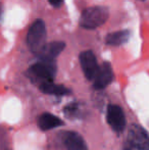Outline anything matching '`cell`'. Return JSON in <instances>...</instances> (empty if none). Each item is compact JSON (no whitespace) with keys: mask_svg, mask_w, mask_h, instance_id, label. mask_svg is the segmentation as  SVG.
Instances as JSON below:
<instances>
[{"mask_svg":"<svg viewBox=\"0 0 149 150\" xmlns=\"http://www.w3.org/2000/svg\"><path fill=\"white\" fill-rule=\"evenodd\" d=\"M108 9L104 6H93L83 11L80 25L85 29H95L102 26L108 18Z\"/></svg>","mask_w":149,"mask_h":150,"instance_id":"obj_1","label":"cell"},{"mask_svg":"<svg viewBox=\"0 0 149 150\" xmlns=\"http://www.w3.org/2000/svg\"><path fill=\"white\" fill-rule=\"evenodd\" d=\"M29 76L40 84L50 82L56 74V63L54 60L41 59L29 69Z\"/></svg>","mask_w":149,"mask_h":150,"instance_id":"obj_2","label":"cell"},{"mask_svg":"<svg viewBox=\"0 0 149 150\" xmlns=\"http://www.w3.org/2000/svg\"><path fill=\"white\" fill-rule=\"evenodd\" d=\"M46 42V28L42 20H37L31 26L27 36V43L30 50L37 55Z\"/></svg>","mask_w":149,"mask_h":150,"instance_id":"obj_3","label":"cell"},{"mask_svg":"<svg viewBox=\"0 0 149 150\" xmlns=\"http://www.w3.org/2000/svg\"><path fill=\"white\" fill-rule=\"evenodd\" d=\"M128 142L136 150H149V134L138 125H133L128 132Z\"/></svg>","mask_w":149,"mask_h":150,"instance_id":"obj_4","label":"cell"},{"mask_svg":"<svg viewBox=\"0 0 149 150\" xmlns=\"http://www.w3.org/2000/svg\"><path fill=\"white\" fill-rule=\"evenodd\" d=\"M80 63H81L85 77L90 81H93L98 71V69H99L93 52L90 50L82 52L80 54Z\"/></svg>","mask_w":149,"mask_h":150,"instance_id":"obj_5","label":"cell"},{"mask_svg":"<svg viewBox=\"0 0 149 150\" xmlns=\"http://www.w3.org/2000/svg\"><path fill=\"white\" fill-rule=\"evenodd\" d=\"M107 122L115 132H121L126 127V117L123 109L117 105H109L107 108Z\"/></svg>","mask_w":149,"mask_h":150,"instance_id":"obj_6","label":"cell"},{"mask_svg":"<svg viewBox=\"0 0 149 150\" xmlns=\"http://www.w3.org/2000/svg\"><path fill=\"white\" fill-rule=\"evenodd\" d=\"M113 74L112 69L108 62H104L98 69V71L96 74L95 78L93 80V86L95 89L100 90L107 87L112 81Z\"/></svg>","mask_w":149,"mask_h":150,"instance_id":"obj_7","label":"cell"},{"mask_svg":"<svg viewBox=\"0 0 149 150\" xmlns=\"http://www.w3.org/2000/svg\"><path fill=\"white\" fill-rule=\"evenodd\" d=\"M66 47V44L61 41H54L51 43L45 44L44 47L40 50L37 56L40 59H49L54 60V58L62 52V50Z\"/></svg>","mask_w":149,"mask_h":150,"instance_id":"obj_8","label":"cell"},{"mask_svg":"<svg viewBox=\"0 0 149 150\" xmlns=\"http://www.w3.org/2000/svg\"><path fill=\"white\" fill-rule=\"evenodd\" d=\"M64 143L68 150H87L86 142L78 133L68 132L64 138Z\"/></svg>","mask_w":149,"mask_h":150,"instance_id":"obj_9","label":"cell"},{"mask_svg":"<svg viewBox=\"0 0 149 150\" xmlns=\"http://www.w3.org/2000/svg\"><path fill=\"white\" fill-rule=\"evenodd\" d=\"M64 125V122L59 117L51 115V113H43L38 119V126L42 131H48Z\"/></svg>","mask_w":149,"mask_h":150,"instance_id":"obj_10","label":"cell"},{"mask_svg":"<svg viewBox=\"0 0 149 150\" xmlns=\"http://www.w3.org/2000/svg\"><path fill=\"white\" fill-rule=\"evenodd\" d=\"M40 90L43 93L46 94H51V95H58V96H62V95H66L71 92L68 88H66L62 85H56L52 81L45 82V83L40 84Z\"/></svg>","mask_w":149,"mask_h":150,"instance_id":"obj_11","label":"cell"},{"mask_svg":"<svg viewBox=\"0 0 149 150\" xmlns=\"http://www.w3.org/2000/svg\"><path fill=\"white\" fill-rule=\"evenodd\" d=\"M130 38L129 31H119L114 33H110L109 35L106 36V44L112 46H119L121 44L126 43Z\"/></svg>","mask_w":149,"mask_h":150,"instance_id":"obj_12","label":"cell"},{"mask_svg":"<svg viewBox=\"0 0 149 150\" xmlns=\"http://www.w3.org/2000/svg\"><path fill=\"white\" fill-rule=\"evenodd\" d=\"M48 1H49V3L51 4L52 6H54V7H59L62 4V0H48Z\"/></svg>","mask_w":149,"mask_h":150,"instance_id":"obj_13","label":"cell"},{"mask_svg":"<svg viewBox=\"0 0 149 150\" xmlns=\"http://www.w3.org/2000/svg\"><path fill=\"white\" fill-rule=\"evenodd\" d=\"M1 13H2V5L0 3V18H1Z\"/></svg>","mask_w":149,"mask_h":150,"instance_id":"obj_14","label":"cell"},{"mask_svg":"<svg viewBox=\"0 0 149 150\" xmlns=\"http://www.w3.org/2000/svg\"><path fill=\"white\" fill-rule=\"evenodd\" d=\"M125 150H130V149H125Z\"/></svg>","mask_w":149,"mask_h":150,"instance_id":"obj_15","label":"cell"}]
</instances>
